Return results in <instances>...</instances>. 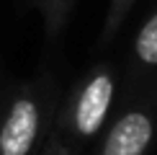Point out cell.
Here are the masks:
<instances>
[{
    "label": "cell",
    "mask_w": 157,
    "mask_h": 155,
    "mask_svg": "<svg viewBox=\"0 0 157 155\" xmlns=\"http://www.w3.org/2000/svg\"><path fill=\"white\" fill-rule=\"evenodd\" d=\"M136 54L142 62L157 65V16H152L144 23V29L136 36Z\"/></svg>",
    "instance_id": "277c9868"
},
{
    "label": "cell",
    "mask_w": 157,
    "mask_h": 155,
    "mask_svg": "<svg viewBox=\"0 0 157 155\" xmlns=\"http://www.w3.org/2000/svg\"><path fill=\"white\" fill-rule=\"evenodd\" d=\"M111 98H113V80L111 75H95L85 85L75 111V127L80 134H95L108 114Z\"/></svg>",
    "instance_id": "3957f363"
},
{
    "label": "cell",
    "mask_w": 157,
    "mask_h": 155,
    "mask_svg": "<svg viewBox=\"0 0 157 155\" xmlns=\"http://www.w3.org/2000/svg\"><path fill=\"white\" fill-rule=\"evenodd\" d=\"M39 129V109L34 101L21 98L13 103L0 129V155H29Z\"/></svg>",
    "instance_id": "6da1fadb"
},
{
    "label": "cell",
    "mask_w": 157,
    "mask_h": 155,
    "mask_svg": "<svg viewBox=\"0 0 157 155\" xmlns=\"http://www.w3.org/2000/svg\"><path fill=\"white\" fill-rule=\"evenodd\" d=\"M149 140H152V121L147 114L132 111L121 116L116 127L108 132L103 155H144Z\"/></svg>",
    "instance_id": "7a4b0ae2"
}]
</instances>
